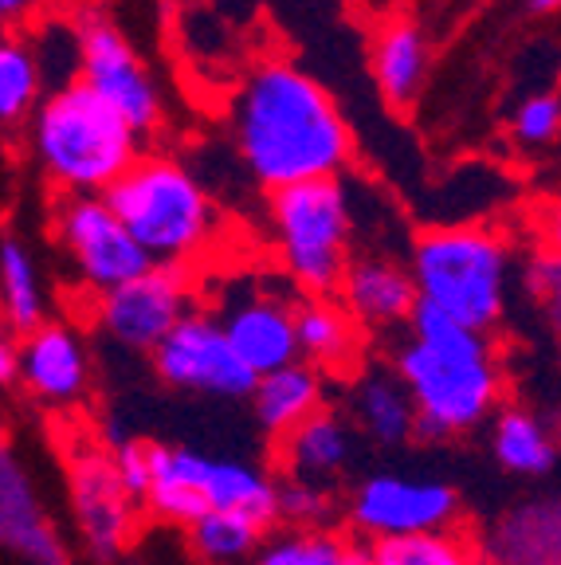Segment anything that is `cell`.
<instances>
[{
	"label": "cell",
	"instance_id": "6da1fadb",
	"mask_svg": "<svg viewBox=\"0 0 561 565\" xmlns=\"http://www.w3.org/2000/svg\"><path fill=\"white\" fill-rule=\"evenodd\" d=\"M229 134L264 193L330 181L353 161V130L322 83L290 60H260L229 103Z\"/></svg>",
	"mask_w": 561,
	"mask_h": 565
},
{
	"label": "cell",
	"instance_id": "7a4b0ae2",
	"mask_svg": "<svg viewBox=\"0 0 561 565\" xmlns=\"http://www.w3.org/2000/svg\"><path fill=\"white\" fill-rule=\"evenodd\" d=\"M393 370L413 393L416 436L447 440L495 420L502 405V365L491 338L459 327L444 310L421 302L409 338L396 345Z\"/></svg>",
	"mask_w": 561,
	"mask_h": 565
},
{
	"label": "cell",
	"instance_id": "3957f363",
	"mask_svg": "<svg viewBox=\"0 0 561 565\" xmlns=\"http://www.w3.org/2000/svg\"><path fill=\"white\" fill-rule=\"evenodd\" d=\"M141 141L83 79L52 90L24 126L28 158L60 196H106L138 166Z\"/></svg>",
	"mask_w": 561,
	"mask_h": 565
},
{
	"label": "cell",
	"instance_id": "277c9868",
	"mask_svg": "<svg viewBox=\"0 0 561 565\" xmlns=\"http://www.w3.org/2000/svg\"><path fill=\"white\" fill-rule=\"evenodd\" d=\"M409 271L421 302L444 310L475 334H491L507 318L515 256L499 228L432 224L409 247Z\"/></svg>",
	"mask_w": 561,
	"mask_h": 565
},
{
	"label": "cell",
	"instance_id": "5b68a950",
	"mask_svg": "<svg viewBox=\"0 0 561 565\" xmlns=\"http://www.w3.org/2000/svg\"><path fill=\"white\" fill-rule=\"evenodd\" d=\"M118 221L130 228L154 264L193 271L216 244V204L201 177L169 153H141L138 166L106 193Z\"/></svg>",
	"mask_w": 561,
	"mask_h": 565
},
{
	"label": "cell",
	"instance_id": "8992f818",
	"mask_svg": "<svg viewBox=\"0 0 561 565\" xmlns=\"http://www.w3.org/2000/svg\"><path fill=\"white\" fill-rule=\"evenodd\" d=\"M275 256L303 299H338L353 264L358 212L342 177L267 193Z\"/></svg>",
	"mask_w": 561,
	"mask_h": 565
},
{
	"label": "cell",
	"instance_id": "52a82bcc",
	"mask_svg": "<svg viewBox=\"0 0 561 565\" xmlns=\"http://www.w3.org/2000/svg\"><path fill=\"white\" fill-rule=\"evenodd\" d=\"M52 236L71 282L95 302L154 267L106 196H60Z\"/></svg>",
	"mask_w": 561,
	"mask_h": 565
},
{
	"label": "cell",
	"instance_id": "ba28073f",
	"mask_svg": "<svg viewBox=\"0 0 561 565\" xmlns=\"http://www.w3.org/2000/svg\"><path fill=\"white\" fill-rule=\"evenodd\" d=\"M346 514H350L353 534L369 546L393 539H416V534H440V530L456 526L459 491L444 479L378 471V476H366L353 487Z\"/></svg>",
	"mask_w": 561,
	"mask_h": 565
},
{
	"label": "cell",
	"instance_id": "9c48e42d",
	"mask_svg": "<svg viewBox=\"0 0 561 565\" xmlns=\"http://www.w3.org/2000/svg\"><path fill=\"white\" fill-rule=\"evenodd\" d=\"M197 315V282L189 267L154 264L146 275L130 279L118 291L95 302V327L118 350L149 353L158 350L184 318Z\"/></svg>",
	"mask_w": 561,
	"mask_h": 565
},
{
	"label": "cell",
	"instance_id": "30bf717a",
	"mask_svg": "<svg viewBox=\"0 0 561 565\" xmlns=\"http://www.w3.org/2000/svg\"><path fill=\"white\" fill-rule=\"evenodd\" d=\"M298 302H303V295L290 282H260L247 275L232 279L220 291L216 322L260 377L303 362V353H298Z\"/></svg>",
	"mask_w": 561,
	"mask_h": 565
},
{
	"label": "cell",
	"instance_id": "8fae6325",
	"mask_svg": "<svg viewBox=\"0 0 561 565\" xmlns=\"http://www.w3.org/2000/svg\"><path fill=\"white\" fill-rule=\"evenodd\" d=\"M154 373L166 381L169 388L181 393H197V397H216V401H252L260 373L244 362L216 322V315L197 310L193 318H184L181 327L154 350Z\"/></svg>",
	"mask_w": 561,
	"mask_h": 565
},
{
	"label": "cell",
	"instance_id": "7c38bea8",
	"mask_svg": "<svg viewBox=\"0 0 561 565\" xmlns=\"http://www.w3.org/2000/svg\"><path fill=\"white\" fill-rule=\"evenodd\" d=\"M83 35V75L80 79L95 90L103 103H110L141 138L161 130L166 103H161L158 79L149 75L134 44L118 32V24L103 12H83L80 17Z\"/></svg>",
	"mask_w": 561,
	"mask_h": 565
},
{
	"label": "cell",
	"instance_id": "4fadbf2b",
	"mask_svg": "<svg viewBox=\"0 0 561 565\" xmlns=\"http://www.w3.org/2000/svg\"><path fill=\"white\" fill-rule=\"evenodd\" d=\"M67 499L71 519L95 562H115L134 534L138 503L118 479L115 451L75 440L67 451Z\"/></svg>",
	"mask_w": 561,
	"mask_h": 565
},
{
	"label": "cell",
	"instance_id": "5bb4252c",
	"mask_svg": "<svg viewBox=\"0 0 561 565\" xmlns=\"http://www.w3.org/2000/svg\"><path fill=\"white\" fill-rule=\"evenodd\" d=\"M20 388L44 408H75L91 393V353L75 327L47 318L32 334H20Z\"/></svg>",
	"mask_w": 561,
	"mask_h": 565
},
{
	"label": "cell",
	"instance_id": "9a60e30c",
	"mask_svg": "<svg viewBox=\"0 0 561 565\" xmlns=\"http://www.w3.org/2000/svg\"><path fill=\"white\" fill-rule=\"evenodd\" d=\"M0 542L20 565H71V546L55 526L28 459L4 444L0 456Z\"/></svg>",
	"mask_w": 561,
	"mask_h": 565
},
{
	"label": "cell",
	"instance_id": "2e32d148",
	"mask_svg": "<svg viewBox=\"0 0 561 565\" xmlns=\"http://www.w3.org/2000/svg\"><path fill=\"white\" fill-rule=\"evenodd\" d=\"M338 299L366 334H393V330L409 327L421 307V291H416L409 264L381 256V252L353 256Z\"/></svg>",
	"mask_w": 561,
	"mask_h": 565
},
{
	"label": "cell",
	"instance_id": "e0dca14e",
	"mask_svg": "<svg viewBox=\"0 0 561 565\" xmlns=\"http://www.w3.org/2000/svg\"><path fill=\"white\" fill-rule=\"evenodd\" d=\"M346 416L358 428V436L381 444V448H401L416 436V405L409 385L393 365H361L346 385Z\"/></svg>",
	"mask_w": 561,
	"mask_h": 565
},
{
	"label": "cell",
	"instance_id": "ac0fdd59",
	"mask_svg": "<svg viewBox=\"0 0 561 565\" xmlns=\"http://www.w3.org/2000/svg\"><path fill=\"white\" fill-rule=\"evenodd\" d=\"M353 451H358V428L342 413H318L295 433L279 440V459L287 479L298 483L330 487L350 471Z\"/></svg>",
	"mask_w": 561,
	"mask_h": 565
},
{
	"label": "cell",
	"instance_id": "d6986e66",
	"mask_svg": "<svg viewBox=\"0 0 561 565\" xmlns=\"http://www.w3.org/2000/svg\"><path fill=\"white\" fill-rule=\"evenodd\" d=\"M428 60V35L413 17L396 12V17L381 20L373 44H369V67H373V79H378V90L389 106L404 110L421 98Z\"/></svg>",
	"mask_w": 561,
	"mask_h": 565
},
{
	"label": "cell",
	"instance_id": "ffe728a7",
	"mask_svg": "<svg viewBox=\"0 0 561 565\" xmlns=\"http://www.w3.org/2000/svg\"><path fill=\"white\" fill-rule=\"evenodd\" d=\"M154 483H149L146 511L169 526H197L204 514H212L204 499V463L209 451L184 448V444H149Z\"/></svg>",
	"mask_w": 561,
	"mask_h": 565
},
{
	"label": "cell",
	"instance_id": "44dd1931",
	"mask_svg": "<svg viewBox=\"0 0 561 565\" xmlns=\"http://www.w3.org/2000/svg\"><path fill=\"white\" fill-rule=\"evenodd\" d=\"M366 330L353 322L342 299H303L298 302V353L322 373H358Z\"/></svg>",
	"mask_w": 561,
	"mask_h": 565
},
{
	"label": "cell",
	"instance_id": "7402d4cb",
	"mask_svg": "<svg viewBox=\"0 0 561 565\" xmlns=\"http://www.w3.org/2000/svg\"><path fill=\"white\" fill-rule=\"evenodd\" d=\"M326 405V377L322 370H315L310 362H295L287 370H275L267 377H260L252 393V413L260 420L267 436L283 440L307 424L310 416H318Z\"/></svg>",
	"mask_w": 561,
	"mask_h": 565
},
{
	"label": "cell",
	"instance_id": "603a6c76",
	"mask_svg": "<svg viewBox=\"0 0 561 565\" xmlns=\"http://www.w3.org/2000/svg\"><path fill=\"white\" fill-rule=\"evenodd\" d=\"M491 456L510 476L538 479L558 468V440H553V428L534 408L507 405L491 420Z\"/></svg>",
	"mask_w": 561,
	"mask_h": 565
},
{
	"label": "cell",
	"instance_id": "cb8c5ba5",
	"mask_svg": "<svg viewBox=\"0 0 561 565\" xmlns=\"http://www.w3.org/2000/svg\"><path fill=\"white\" fill-rule=\"evenodd\" d=\"M0 310L9 334H32L47 322V287L32 247L20 236H4L0 244Z\"/></svg>",
	"mask_w": 561,
	"mask_h": 565
},
{
	"label": "cell",
	"instance_id": "d4e9b609",
	"mask_svg": "<svg viewBox=\"0 0 561 565\" xmlns=\"http://www.w3.org/2000/svg\"><path fill=\"white\" fill-rule=\"evenodd\" d=\"M255 565H373V546L346 530H283L272 534Z\"/></svg>",
	"mask_w": 561,
	"mask_h": 565
},
{
	"label": "cell",
	"instance_id": "484cf974",
	"mask_svg": "<svg viewBox=\"0 0 561 565\" xmlns=\"http://www.w3.org/2000/svg\"><path fill=\"white\" fill-rule=\"evenodd\" d=\"M47 98V83L40 60H35L32 44L24 32H9L0 44V122L4 130L28 126L40 103Z\"/></svg>",
	"mask_w": 561,
	"mask_h": 565
},
{
	"label": "cell",
	"instance_id": "4316f807",
	"mask_svg": "<svg viewBox=\"0 0 561 565\" xmlns=\"http://www.w3.org/2000/svg\"><path fill=\"white\" fill-rule=\"evenodd\" d=\"M264 530L247 514H232V511H212L204 514L197 526H189V546L201 557L204 565H240V562H255L260 550H264Z\"/></svg>",
	"mask_w": 561,
	"mask_h": 565
},
{
	"label": "cell",
	"instance_id": "83f0119b",
	"mask_svg": "<svg viewBox=\"0 0 561 565\" xmlns=\"http://www.w3.org/2000/svg\"><path fill=\"white\" fill-rule=\"evenodd\" d=\"M28 44H32L40 71H44L47 95L63 90L71 83H80L83 75V35H80V20H63V17H44L32 20L24 28Z\"/></svg>",
	"mask_w": 561,
	"mask_h": 565
},
{
	"label": "cell",
	"instance_id": "f1b7e54d",
	"mask_svg": "<svg viewBox=\"0 0 561 565\" xmlns=\"http://www.w3.org/2000/svg\"><path fill=\"white\" fill-rule=\"evenodd\" d=\"M373 565H487L472 539L459 530L440 534H416V539H393L373 546Z\"/></svg>",
	"mask_w": 561,
	"mask_h": 565
},
{
	"label": "cell",
	"instance_id": "f546056e",
	"mask_svg": "<svg viewBox=\"0 0 561 565\" xmlns=\"http://www.w3.org/2000/svg\"><path fill=\"white\" fill-rule=\"evenodd\" d=\"M510 138L518 150H546L561 138V90L527 95L510 115Z\"/></svg>",
	"mask_w": 561,
	"mask_h": 565
},
{
	"label": "cell",
	"instance_id": "4dcf8cb0",
	"mask_svg": "<svg viewBox=\"0 0 561 565\" xmlns=\"http://www.w3.org/2000/svg\"><path fill=\"white\" fill-rule=\"evenodd\" d=\"M330 487L298 483V479H283L279 483V522L287 530H318L330 519Z\"/></svg>",
	"mask_w": 561,
	"mask_h": 565
},
{
	"label": "cell",
	"instance_id": "1f68e13d",
	"mask_svg": "<svg viewBox=\"0 0 561 565\" xmlns=\"http://www.w3.org/2000/svg\"><path fill=\"white\" fill-rule=\"evenodd\" d=\"M527 287H530V295L546 307L553 330L561 334V256L538 252V256L527 264Z\"/></svg>",
	"mask_w": 561,
	"mask_h": 565
},
{
	"label": "cell",
	"instance_id": "d6a6232c",
	"mask_svg": "<svg viewBox=\"0 0 561 565\" xmlns=\"http://www.w3.org/2000/svg\"><path fill=\"white\" fill-rule=\"evenodd\" d=\"M115 463H118V479L126 483V491L134 494V503L146 507L149 499V483H154V463H149V444L146 440H123L115 444Z\"/></svg>",
	"mask_w": 561,
	"mask_h": 565
},
{
	"label": "cell",
	"instance_id": "836d02e7",
	"mask_svg": "<svg viewBox=\"0 0 561 565\" xmlns=\"http://www.w3.org/2000/svg\"><path fill=\"white\" fill-rule=\"evenodd\" d=\"M538 239H542V252H553L561 256V196L558 201H546L538 209Z\"/></svg>",
	"mask_w": 561,
	"mask_h": 565
},
{
	"label": "cell",
	"instance_id": "e575fe53",
	"mask_svg": "<svg viewBox=\"0 0 561 565\" xmlns=\"http://www.w3.org/2000/svg\"><path fill=\"white\" fill-rule=\"evenodd\" d=\"M0 385H20V338L9 334V330H4V342H0Z\"/></svg>",
	"mask_w": 561,
	"mask_h": 565
},
{
	"label": "cell",
	"instance_id": "d590c367",
	"mask_svg": "<svg viewBox=\"0 0 561 565\" xmlns=\"http://www.w3.org/2000/svg\"><path fill=\"white\" fill-rule=\"evenodd\" d=\"M35 9H40V0H0V17L12 32H17V24H28Z\"/></svg>",
	"mask_w": 561,
	"mask_h": 565
},
{
	"label": "cell",
	"instance_id": "8d00e7d4",
	"mask_svg": "<svg viewBox=\"0 0 561 565\" xmlns=\"http://www.w3.org/2000/svg\"><path fill=\"white\" fill-rule=\"evenodd\" d=\"M530 12H561V0H527Z\"/></svg>",
	"mask_w": 561,
	"mask_h": 565
}]
</instances>
